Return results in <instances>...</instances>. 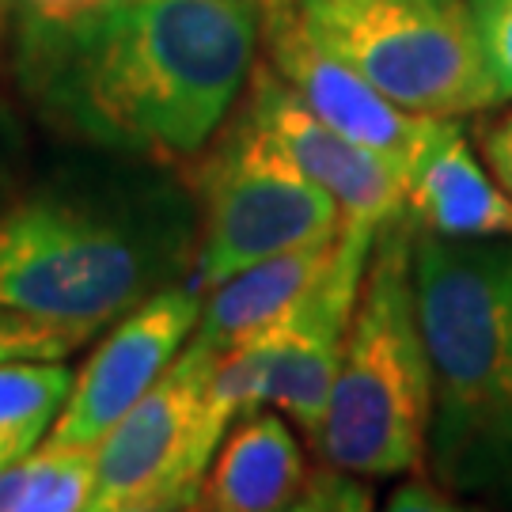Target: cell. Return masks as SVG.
Returning a JSON list of instances; mask_svg holds the SVG:
<instances>
[{"mask_svg":"<svg viewBox=\"0 0 512 512\" xmlns=\"http://www.w3.org/2000/svg\"><path fill=\"white\" fill-rule=\"evenodd\" d=\"M262 50V0H110L8 69L35 118L76 145L179 167L228 122Z\"/></svg>","mask_w":512,"mask_h":512,"instance_id":"1","label":"cell"},{"mask_svg":"<svg viewBox=\"0 0 512 512\" xmlns=\"http://www.w3.org/2000/svg\"><path fill=\"white\" fill-rule=\"evenodd\" d=\"M198 236V194L171 164L69 141L0 213V308L103 330L190 281Z\"/></svg>","mask_w":512,"mask_h":512,"instance_id":"2","label":"cell"},{"mask_svg":"<svg viewBox=\"0 0 512 512\" xmlns=\"http://www.w3.org/2000/svg\"><path fill=\"white\" fill-rule=\"evenodd\" d=\"M433 372L425 459L452 494H512V236H414Z\"/></svg>","mask_w":512,"mask_h":512,"instance_id":"3","label":"cell"},{"mask_svg":"<svg viewBox=\"0 0 512 512\" xmlns=\"http://www.w3.org/2000/svg\"><path fill=\"white\" fill-rule=\"evenodd\" d=\"M410 213L384 220L368 251L327 410L311 433L319 459L361 478H391L425 463L433 372L414 296Z\"/></svg>","mask_w":512,"mask_h":512,"instance_id":"4","label":"cell"},{"mask_svg":"<svg viewBox=\"0 0 512 512\" xmlns=\"http://www.w3.org/2000/svg\"><path fill=\"white\" fill-rule=\"evenodd\" d=\"M202 236L190 281L198 293L281 251L327 243L342 232V209L285 145L243 107L194 156Z\"/></svg>","mask_w":512,"mask_h":512,"instance_id":"5","label":"cell"},{"mask_svg":"<svg viewBox=\"0 0 512 512\" xmlns=\"http://www.w3.org/2000/svg\"><path fill=\"white\" fill-rule=\"evenodd\" d=\"M296 12L403 110L463 118L497 103L467 0H296Z\"/></svg>","mask_w":512,"mask_h":512,"instance_id":"6","label":"cell"},{"mask_svg":"<svg viewBox=\"0 0 512 512\" xmlns=\"http://www.w3.org/2000/svg\"><path fill=\"white\" fill-rule=\"evenodd\" d=\"M372 239V228L342 224L327 270L300 293L293 308L281 311L270 327L251 334L236 349L220 353L209 391L224 418L236 421L270 403L296 429H304L308 437L315 433L361 296Z\"/></svg>","mask_w":512,"mask_h":512,"instance_id":"7","label":"cell"},{"mask_svg":"<svg viewBox=\"0 0 512 512\" xmlns=\"http://www.w3.org/2000/svg\"><path fill=\"white\" fill-rule=\"evenodd\" d=\"M217 357L202 346L164 368L110 433L95 444V512H175L198 509V494L232 429L209 399Z\"/></svg>","mask_w":512,"mask_h":512,"instance_id":"8","label":"cell"},{"mask_svg":"<svg viewBox=\"0 0 512 512\" xmlns=\"http://www.w3.org/2000/svg\"><path fill=\"white\" fill-rule=\"evenodd\" d=\"M262 50L266 65L304 99L315 118L384 156L403 179L410 175L440 118L391 103L353 65L319 46L296 12V0H262Z\"/></svg>","mask_w":512,"mask_h":512,"instance_id":"9","label":"cell"},{"mask_svg":"<svg viewBox=\"0 0 512 512\" xmlns=\"http://www.w3.org/2000/svg\"><path fill=\"white\" fill-rule=\"evenodd\" d=\"M202 300L205 296L183 281L118 315L92 349V357L84 361V368L73 376L69 403L46 440L95 448L110 433V425L183 353L186 338L202 319Z\"/></svg>","mask_w":512,"mask_h":512,"instance_id":"10","label":"cell"},{"mask_svg":"<svg viewBox=\"0 0 512 512\" xmlns=\"http://www.w3.org/2000/svg\"><path fill=\"white\" fill-rule=\"evenodd\" d=\"M243 107L285 145L300 171L338 202L342 224H361L376 232L384 220L406 213L403 175L372 148L349 141L323 118H315L270 65H255L251 95Z\"/></svg>","mask_w":512,"mask_h":512,"instance_id":"11","label":"cell"},{"mask_svg":"<svg viewBox=\"0 0 512 512\" xmlns=\"http://www.w3.org/2000/svg\"><path fill=\"white\" fill-rule=\"evenodd\" d=\"M406 213L448 239L512 236V198L475 156L459 118H440L406 175Z\"/></svg>","mask_w":512,"mask_h":512,"instance_id":"12","label":"cell"},{"mask_svg":"<svg viewBox=\"0 0 512 512\" xmlns=\"http://www.w3.org/2000/svg\"><path fill=\"white\" fill-rule=\"evenodd\" d=\"M304 456L281 414L251 410L232 421L198 494L209 512H274L293 509L304 482Z\"/></svg>","mask_w":512,"mask_h":512,"instance_id":"13","label":"cell"},{"mask_svg":"<svg viewBox=\"0 0 512 512\" xmlns=\"http://www.w3.org/2000/svg\"><path fill=\"white\" fill-rule=\"evenodd\" d=\"M334 243H338V236L327 243L281 251V255L251 262L247 270L224 277L217 289L205 293L202 319L190 334V342L220 357V353L236 349L239 342H247L262 327H270L277 315L293 308L300 293L327 270Z\"/></svg>","mask_w":512,"mask_h":512,"instance_id":"14","label":"cell"},{"mask_svg":"<svg viewBox=\"0 0 512 512\" xmlns=\"http://www.w3.org/2000/svg\"><path fill=\"white\" fill-rule=\"evenodd\" d=\"M73 376L65 357L0 361V467L35 452L69 403Z\"/></svg>","mask_w":512,"mask_h":512,"instance_id":"15","label":"cell"},{"mask_svg":"<svg viewBox=\"0 0 512 512\" xmlns=\"http://www.w3.org/2000/svg\"><path fill=\"white\" fill-rule=\"evenodd\" d=\"M95 497V448L42 440L0 467V512H80Z\"/></svg>","mask_w":512,"mask_h":512,"instance_id":"16","label":"cell"},{"mask_svg":"<svg viewBox=\"0 0 512 512\" xmlns=\"http://www.w3.org/2000/svg\"><path fill=\"white\" fill-rule=\"evenodd\" d=\"M92 338H99V330L42 323V319H31V315L0 308V361H16V357H69L80 346H88Z\"/></svg>","mask_w":512,"mask_h":512,"instance_id":"17","label":"cell"},{"mask_svg":"<svg viewBox=\"0 0 512 512\" xmlns=\"http://www.w3.org/2000/svg\"><path fill=\"white\" fill-rule=\"evenodd\" d=\"M293 509L311 512H365L372 509V490H368L357 471H346L338 463L319 459V467L304 471V482L293 497Z\"/></svg>","mask_w":512,"mask_h":512,"instance_id":"18","label":"cell"},{"mask_svg":"<svg viewBox=\"0 0 512 512\" xmlns=\"http://www.w3.org/2000/svg\"><path fill=\"white\" fill-rule=\"evenodd\" d=\"M497 103H512V0H467Z\"/></svg>","mask_w":512,"mask_h":512,"instance_id":"19","label":"cell"},{"mask_svg":"<svg viewBox=\"0 0 512 512\" xmlns=\"http://www.w3.org/2000/svg\"><path fill=\"white\" fill-rule=\"evenodd\" d=\"M107 4L110 0H12V46L61 35Z\"/></svg>","mask_w":512,"mask_h":512,"instance_id":"20","label":"cell"},{"mask_svg":"<svg viewBox=\"0 0 512 512\" xmlns=\"http://www.w3.org/2000/svg\"><path fill=\"white\" fill-rule=\"evenodd\" d=\"M27 175H31V137L16 103H8V95L0 92V213L16 198Z\"/></svg>","mask_w":512,"mask_h":512,"instance_id":"21","label":"cell"},{"mask_svg":"<svg viewBox=\"0 0 512 512\" xmlns=\"http://www.w3.org/2000/svg\"><path fill=\"white\" fill-rule=\"evenodd\" d=\"M478 145H482V164L490 167L497 186L512 198V107L482 126Z\"/></svg>","mask_w":512,"mask_h":512,"instance_id":"22","label":"cell"},{"mask_svg":"<svg viewBox=\"0 0 512 512\" xmlns=\"http://www.w3.org/2000/svg\"><path fill=\"white\" fill-rule=\"evenodd\" d=\"M12 54V0H0V65Z\"/></svg>","mask_w":512,"mask_h":512,"instance_id":"23","label":"cell"}]
</instances>
